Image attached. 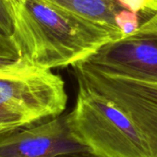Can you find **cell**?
Instances as JSON below:
<instances>
[{"mask_svg": "<svg viewBox=\"0 0 157 157\" xmlns=\"http://www.w3.org/2000/svg\"><path fill=\"white\" fill-rule=\"evenodd\" d=\"M67 121L74 138L95 157H152L131 119L110 99L82 82Z\"/></svg>", "mask_w": 157, "mask_h": 157, "instance_id": "2", "label": "cell"}, {"mask_svg": "<svg viewBox=\"0 0 157 157\" xmlns=\"http://www.w3.org/2000/svg\"><path fill=\"white\" fill-rule=\"evenodd\" d=\"M141 21L142 20L139 14L126 9L122 10L116 16L117 26L122 33L124 39L135 35L140 28Z\"/></svg>", "mask_w": 157, "mask_h": 157, "instance_id": "8", "label": "cell"}, {"mask_svg": "<svg viewBox=\"0 0 157 157\" xmlns=\"http://www.w3.org/2000/svg\"></svg>", "mask_w": 157, "mask_h": 157, "instance_id": "13", "label": "cell"}, {"mask_svg": "<svg viewBox=\"0 0 157 157\" xmlns=\"http://www.w3.org/2000/svg\"><path fill=\"white\" fill-rule=\"evenodd\" d=\"M89 152L72 135L67 115L0 136V157H60Z\"/></svg>", "mask_w": 157, "mask_h": 157, "instance_id": "5", "label": "cell"}, {"mask_svg": "<svg viewBox=\"0 0 157 157\" xmlns=\"http://www.w3.org/2000/svg\"><path fill=\"white\" fill-rule=\"evenodd\" d=\"M21 57L32 66L53 69L73 66L108 44L123 40L108 28L44 0H10Z\"/></svg>", "mask_w": 157, "mask_h": 157, "instance_id": "1", "label": "cell"}, {"mask_svg": "<svg viewBox=\"0 0 157 157\" xmlns=\"http://www.w3.org/2000/svg\"><path fill=\"white\" fill-rule=\"evenodd\" d=\"M14 31L15 21L10 0H0V33L12 37Z\"/></svg>", "mask_w": 157, "mask_h": 157, "instance_id": "11", "label": "cell"}, {"mask_svg": "<svg viewBox=\"0 0 157 157\" xmlns=\"http://www.w3.org/2000/svg\"><path fill=\"white\" fill-rule=\"evenodd\" d=\"M67 102L63 78L51 69L32 66L21 57L0 64V106L31 125L60 116Z\"/></svg>", "mask_w": 157, "mask_h": 157, "instance_id": "4", "label": "cell"}, {"mask_svg": "<svg viewBox=\"0 0 157 157\" xmlns=\"http://www.w3.org/2000/svg\"><path fill=\"white\" fill-rule=\"evenodd\" d=\"M60 157H95L90 152H81V153H74V154H69V155H64Z\"/></svg>", "mask_w": 157, "mask_h": 157, "instance_id": "12", "label": "cell"}, {"mask_svg": "<svg viewBox=\"0 0 157 157\" xmlns=\"http://www.w3.org/2000/svg\"><path fill=\"white\" fill-rule=\"evenodd\" d=\"M82 82L117 105L145 137L157 157V78L99 67L87 60L72 66Z\"/></svg>", "mask_w": 157, "mask_h": 157, "instance_id": "3", "label": "cell"}, {"mask_svg": "<svg viewBox=\"0 0 157 157\" xmlns=\"http://www.w3.org/2000/svg\"><path fill=\"white\" fill-rule=\"evenodd\" d=\"M20 57V49L14 39L0 33V64L13 62Z\"/></svg>", "mask_w": 157, "mask_h": 157, "instance_id": "10", "label": "cell"}, {"mask_svg": "<svg viewBox=\"0 0 157 157\" xmlns=\"http://www.w3.org/2000/svg\"><path fill=\"white\" fill-rule=\"evenodd\" d=\"M28 126L31 124L24 117L0 106V136Z\"/></svg>", "mask_w": 157, "mask_h": 157, "instance_id": "9", "label": "cell"}, {"mask_svg": "<svg viewBox=\"0 0 157 157\" xmlns=\"http://www.w3.org/2000/svg\"><path fill=\"white\" fill-rule=\"evenodd\" d=\"M86 60L109 69L157 78V35L131 36L108 44Z\"/></svg>", "mask_w": 157, "mask_h": 157, "instance_id": "6", "label": "cell"}, {"mask_svg": "<svg viewBox=\"0 0 157 157\" xmlns=\"http://www.w3.org/2000/svg\"><path fill=\"white\" fill-rule=\"evenodd\" d=\"M67 12L103 25L124 36L116 23V16L125 10L118 0H44ZM127 10V9H126Z\"/></svg>", "mask_w": 157, "mask_h": 157, "instance_id": "7", "label": "cell"}]
</instances>
